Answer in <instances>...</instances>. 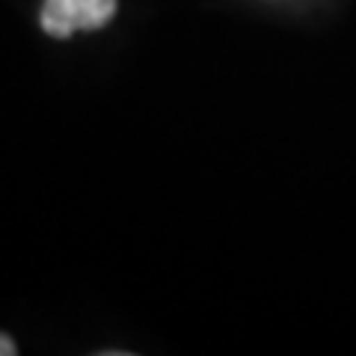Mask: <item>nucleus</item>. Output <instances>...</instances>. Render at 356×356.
Segmentation results:
<instances>
[{
    "label": "nucleus",
    "instance_id": "f257e3e1",
    "mask_svg": "<svg viewBox=\"0 0 356 356\" xmlns=\"http://www.w3.org/2000/svg\"><path fill=\"white\" fill-rule=\"evenodd\" d=\"M116 15V0H44L42 30L54 39H72L81 30H102Z\"/></svg>",
    "mask_w": 356,
    "mask_h": 356
},
{
    "label": "nucleus",
    "instance_id": "f03ea898",
    "mask_svg": "<svg viewBox=\"0 0 356 356\" xmlns=\"http://www.w3.org/2000/svg\"><path fill=\"white\" fill-rule=\"evenodd\" d=\"M15 353H18L15 341L9 339V336H3V332H0V356H15Z\"/></svg>",
    "mask_w": 356,
    "mask_h": 356
}]
</instances>
